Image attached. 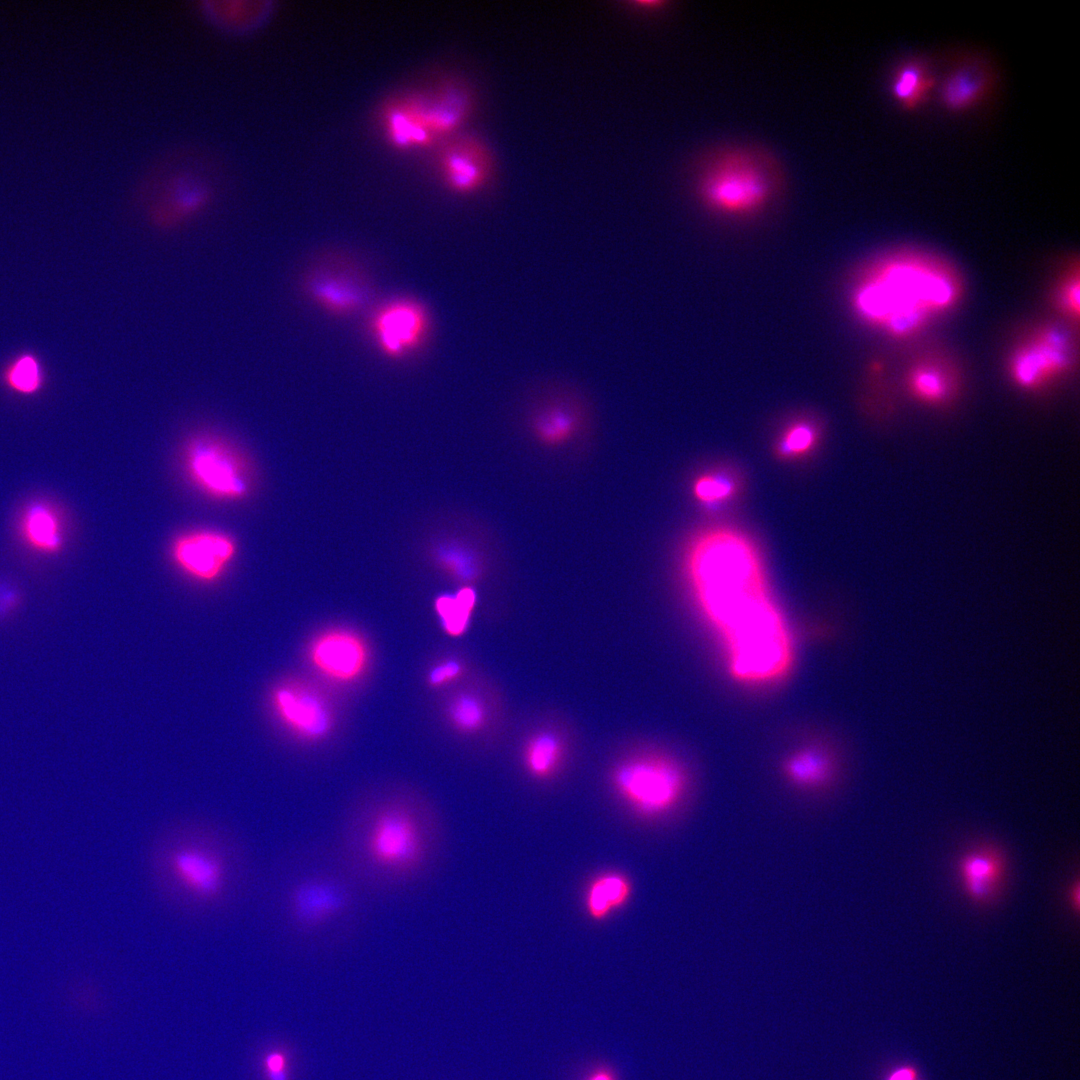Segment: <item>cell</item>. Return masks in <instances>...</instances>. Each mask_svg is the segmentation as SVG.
Returning a JSON list of instances; mask_svg holds the SVG:
<instances>
[{
  "label": "cell",
  "mask_w": 1080,
  "mask_h": 1080,
  "mask_svg": "<svg viewBox=\"0 0 1080 1080\" xmlns=\"http://www.w3.org/2000/svg\"><path fill=\"white\" fill-rule=\"evenodd\" d=\"M451 725L464 734H474L488 722V708L484 700L473 692H460L453 696L447 706Z\"/></svg>",
  "instance_id": "obj_26"
},
{
  "label": "cell",
  "mask_w": 1080,
  "mask_h": 1080,
  "mask_svg": "<svg viewBox=\"0 0 1080 1080\" xmlns=\"http://www.w3.org/2000/svg\"><path fill=\"white\" fill-rule=\"evenodd\" d=\"M474 104L471 89L458 80L402 94L391 98L381 110L383 134L396 150L425 149L459 133Z\"/></svg>",
  "instance_id": "obj_6"
},
{
  "label": "cell",
  "mask_w": 1080,
  "mask_h": 1080,
  "mask_svg": "<svg viewBox=\"0 0 1080 1080\" xmlns=\"http://www.w3.org/2000/svg\"><path fill=\"white\" fill-rule=\"evenodd\" d=\"M1064 290V303L1067 305L1070 312L1078 314L1079 311V283L1078 278L1075 282H1069L1065 286Z\"/></svg>",
  "instance_id": "obj_36"
},
{
  "label": "cell",
  "mask_w": 1080,
  "mask_h": 1080,
  "mask_svg": "<svg viewBox=\"0 0 1080 1080\" xmlns=\"http://www.w3.org/2000/svg\"><path fill=\"white\" fill-rule=\"evenodd\" d=\"M695 497L708 506L719 505L732 497L736 491L735 481L724 473L701 476L695 481Z\"/></svg>",
  "instance_id": "obj_30"
},
{
  "label": "cell",
  "mask_w": 1080,
  "mask_h": 1080,
  "mask_svg": "<svg viewBox=\"0 0 1080 1080\" xmlns=\"http://www.w3.org/2000/svg\"><path fill=\"white\" fill-rule=\"evenodd\" d=\"M8 383L18 392L29 394L40 386V371L30 356L17 360L8 373Z\"/></svg>",
  "instance_id": "obj_32"
},
{
  "label": "cell",
  "mask_w": 1080,
  "mask_h": 1080,
  "mask_svg": "<svg viewBox=\"0 0 1080 1080\" xmlns=\"http://www.w3.org/2000/svg\"><path fill=\"white\" fill-rule=\"evenodd\" d=\"M539 436L549 442H560L576 429V418L565 408L554 406L540 413L535 421Z\"/></svg>",
  "instance_id": "obj_29"
},
{
  "label": "cell",
  "mask_w": 1080,
  "mask_h": 1080,
  "mask_svg": "<svg viewBox=\"0 0 1080 1080\" xmlns=\"http://www.w3.org/2000/svg\"><path fill=\"white\" fill-rule=\"evenodd\" d=\"M262 896L274 939L290 952L316 957L343 952L359 938L372 900L331 842L285 851L268 873Z\"/></svg>",
  "instance_id": "obj_4"
},
{
  "label": "cell",
  "mask_w": 1080,
  "mask_h": 1080,
  "mask_svg": "<svg viewBox=\"0 0 1080 1080\" xmlns=\"http://www.w3.org/2000/svg\"><path fill=\"white\" fill-rule=\"evenodd\" d=\"M958 297L952 276L926 261L897 258L880 266L856 291L854 305L867 321L894 336H909Z\"/></svg>",
  "instance_id": "obj_5"
},
{
  "label": "cell",
  "mask_w": 1080,
  "mask_h": 1080,
  "mask_svg": "<svg viewBox=\"0 0 1080 1080\" xmlns=\"http://www.w3.org/2000/svg\"><path fill=\"white\" fill-rule=\"evenodd\" d=\"M144 868L161 907L195 927L232 920L254 884L253 859L242 836L208 819H175L157 826L145 848Z\"/></svg>",
  "instance_id": "obj_3"
},
{
  "label": "cell",
  "mask_w": 1080,
  "mask_h": 1080,
  "mask_svg": "<svg viewBox=\"0 0 1080 1080\" xmlns=\"http://www.w3.org/2000/svg\"><path fill=\"white\" fill-rule=\"evenodd\" d=\"M698 192L713 210L745 215L761 208L772 192L764 166L750 154L733 151L716 159L702 174Z\"/></svg>",
  "instance_id": "obj_9"
},
{
  "label": "cell",
  "mask_w": 1080,
  "mask_h": 1080,
  "mask_svg": "<svg viewBox=\"0 0 1080 1080\" xmlns=\"http://www.w3.org/2000/svg\"><path fill=\"white\" fill-rule=\"evenodd\" d=\"M19 529L24 542L36 552L51 555L63 547L62 523L55 509L47 503L35 501L29 504L22 513Z\"/></svg>",
  "instance_id": "obj_20"
},
{
  "label": "cell",
  "mask_w": 1080,
  "mask_h": 1080,
  "mask_svg": "<svg viewBox=\"0 0 1080 1080\" xmlns=\"http://www.w3.org/2000/svg\"><path fill=\"white\" fill-rule=\"evenodd\" d=\"M908 384L912 395L927 405H943L951 395L948 379L934 366L925 365L914 369Z\"/></svg>",
  "instance_id": "obj_28"
},
{
  "label": "cell",
  "mask_w": 1080,
  "mask_h": 1080,
  "mask_svg": "<svg viewBox=\"0 0 1080 1080\" xmlns=\"http://www.w3.org/2000/svg\"><path fill=\"white\" fill-rule=\"evenodd\" d=\"M632 883L623 873L606 871L594 877L584 896L585 911L590 919L604 921L623 908L632 896Z\"/></svg>",
  "instance_id": "obj_21"
},
{
  "label": "cell",
  "mask_w": 1080,
  "mask_h": 1080,
  "mask_svg": "<svg viewBox=\"0 0 1080 1080\" xmlns=\"http://www.w3.org/2000/svg\"><path fill=\"white\" fill-rule=\"evenodd\" d=\"M464 671L463 662L450 657L434 664L427 673L426 681L432 688H441L458 680Z\"/></svg>",
  "instance_id": "obj_33"
},
{
  "label": "cell",
  "mask_w": 1080,
  "mask_h": 1080,
  "mask_svg": "<svg viewBox=\"0 0 1080 1080\" xmlns=\"http://www.w3.org/2000/svg\"><path fill=\"white\" fill-rule=\"evenodd\" d=\"M202 14L217 28L244 34L259 28L272 11L268 0H204L200 2Z\"/></svg>",
  "instance_id": "obj_18"
},
{
  "label": "cell",
  "mask_w": 1080,
  "mask_h": 1080,
  "mask_svg": "<svg viewBox=\"0 0 1080 1080\" xmlns=\"http://www.w3.org/2000/svg\"><path fill=\"white\" fill-rule=\"evenodd\" d=\"M22 605L20 590L13 584L0 581V626L12 622Z\"/></svg>",
  "instance_id": "obj_34"
},
{
  "label": "cell",
  "mask_w": 1080,
  "mask_h": 1080,
  "mask_svg": "<svg viewBox=\"0 0 1080 1080\" xmlns=\"http://www.w3.org/2000/svg\"><path fill=\"white\" fill-rule=\"evenodd\" d=\"M817 440L816 430L806 422L792 425L777 443V453L783 457H798L808 453Z\"/></svg>",
  "instance_id": "obj_31"
},
{
  "label": "cell",
  "mask_w": 1080,
  "mask_h": 1080,
  "mask_svg": "<svg viewBox=\"0 0 1080 1080\" xmlns=\"http://www.w3.org/2000/svg\"><path fill=\"white\" fill-rule=\"evenodd\" d=\"M211 191L188 177L177 178L151 202L148 218L161 231L175 230L200 215L209 205Z\"/></svg>",
  "instance_id": "obj_17"
},
{
  "label": "cell",
  "mask_w": 1080,
  "mask_h": 1080,
  "mask_svg": "<svg viewBox=\"0 0 1080 1080\" xmlns=\"http://www.w3.org/2000/svg\"><path fill=\"white\" fill-rule=\"evenodd\" d=\"M429 328L422 304L398 298L382 305L374 314L371 330L381 352L393 359L406 356L424 341Z\"/></svg>",
  "instance_id": "obj_13"
},
{
  "label": "cell",
  "mask_w": 1080,
  "mask_h": 1080,
  "mask_svg": "<svg viewBox=\"0 0 1080 1080\" xmlns=\"http://www.w3.org/2000/svg\"><path fill=\"white\" fill-rule=\"evenodd\" d=\"M586 1080H617L615 1073L607 1067H599L592 1071Z\"/></svg>",
  "instance_id": "obj_37"
},
{
  "label": "cell",
  "mask_w": 1080,
  "mask_h": 1080,
  "mask_svg": "<svg viewBox=\"0 0 1080 1080\" xmlns=\"http://www.w3.org/2000/svg\"><path fill=\"white\" fill-rule=\"evenodd\" d=\"M474 603V592L466 588L455 595H443L436 600L435 610L447 635L458 637L466 632Z\"/></svg>",
  "instance_id": "obj_27"
},
{
  "label": "cell",
  "mask_w": 1080,
  "mask_h": 1080,
  "mask_svg": "<svg viewBox=\"0 0 1080 1080\" xmlns=\"http://www.w3.org/2000/svg\"><path fill=\"white\" fill-rule=\"evenodd\" d=\"M1069 361V344L1064 333L1045 329L1015 353L1011 375L1018 386L1037 389L1061 374Z\"/></svg>",
  "instance_id": "obj_15"
},
{
  "label": "cell",
  "mask_w": 1080,
  "mask_h": 1080,
  "mask_svg": "<svg viewBox=\"0 0 1080 1080\" xmlns=\"http://www.w3.org/2000/svg\"><path fill=\"white\" fill-rule=\"evenodd\" d=\"M890 1080H912L911 1074L907 1071H900L895 1073Z\"/></svg>",
  "instance_id": "obj_38"
},
{
  "label": "cell",
  "mask_w": 1080,
  "mask_h": 1080,
  "mask_svg": "<svg viewBox=\"0 0 1080 1080\" xmlns=\"http://www.w3.org/2000/svg\"><path fill=\"white\" fill-rule=\"evenodd\" d=\"M617 795L644 818L670 812L683 797L686 778L680 766L661 755H637L618 763L611 774Z\"/></svg>",
  "instance_id": "obj_8"
},
{
  "label": "cell",
  "mask_w": 1080,
  "mask_h": 1080,
  "mask_svg": "<svg viewBox=\"0 0 1080 1080\" xmlns=\"http://www.w3.org/2000/svg\"><path fill=\"white\" fill-rule=\"evenodd\" d=\"M307 656L317 672L340 684L359 680L370 660L366 641L344 627L329 628L316 635L308 646Z\"/></svg>",
  "instance_id": "obj_12"
},
{
  "label": "cell",
  "mask_w": 1080,
  "mask_h": 1080,
  "mask_svg": "<svg viewBox=\"0 0 1080 1080\" xmlns=\"http://www.w3.org/2000/svg\"><path fill=\"white\" fill-rule=\"evenodd\" d=\"M440 178L457 195H471L486 186L493 162L486 144L472 134L457 133L444 140L436 158Z\"/></svg>",
  "instance_id": "obj_11"
},
{
  "label": "cell",
  "mask_w": 1080,
  "mask_h": 1080,
  "mask_svg": "<svg viewBox=\"0 0 1080 1080\" xmlns=\"http://www.w3.org/2000/svg\"><path fill=\"white\" fill-rule=\"evenodd\" d=\"M306 290L317 304L337 314L357 310L363 300V294L359 288L335 277H313L308 280Z\"/></svg>",
  "instance_id": "obj_24"
},
{
  "label": "cell",
  "mask_w": 1080,
  "mask_h": 1080,
  "mask_svg": "<svg viewBox=\"0 0 1080 1080\" xmlns=\"http://www.w3.org/2000/svg\"><path fill=\"white\" fill-rule=\"evenodd\" d=\"M181 464L191 485L213 500L238 502L247 498L253 488L247 458L215 433L190 436L182 449Z\"/></svg>",
  "instance_id": "obj_7"
},
{
  "label": "cell",
  "mask_w": 1080,
  "mask_h": 1080,
  "mask_svg": "<svg viewBox=\"0 0 1080 1080\" xmlns=\"http://www.w3.org/2000/svg\"><path fill=\"white\" fill-rule=\"evenodd\" d=\"M831 771L827 756L813 748L795 753L786 763V774L796 785L803 788H816L823 785Z\"/></svg>",
  "instance_id": "obj_25"
},
{
  "label": "cell",
  "mask_w": 1080,
  "mask_h": 1080,
  "mask_svg": "<svg viewBox=\"0 0 1080 1080\" xmlns=\"http://www.w3.org/2000/svg\"><path fill=\"white\" fill-rule=\"evenodd\" d=\"M272 702L281 721L301 739L318 742L334 727V714L328 700L303 683H286L275 689Z\"/></svg>",
  "instance_id": "obj_14"
},
{
  "label": "cell",
  "mask_w": 1080,
  "mask_h": 1080,
  "mask_svg": "<svg viewBox=\"0 0 1080 1080\" xmlns=\"http://www.w3.org/2000/svg\"><path fill=\"white\" fill-rule=\"evenodd\" d=\"M448 824L420 790L387 784L349 804L331 841L337 854L375 898H400L430 886L448 858Z\"/></svg>",
  "instance_id": "obj_1"
},
{
  "label": "cell",
  "mask_w": 1080,
  "mask_h": 1080,
  "mask_svg": "<svg viewBox=\"0 0 1080 1080\" xmlns=\"http://www.w3.org/2000/svg\"><path fill=\"white\" fill-rule=\"evenodd\" d=\"M237 543L225 531L194 528L178 534L171 542L169 556L186 577L208 584L219 580L237 554Z\"/></svg>",
  "instance_id": "obj_10"
},
{
  "label": "cell",
  "mask_w": 1080,
  "mask_h": 1080,
  "mask_svg": "<svg viewBox=\"0 0 1080 1080\" xmlns=\"http://www.w3.org/2000/svg\"><path fill=\"white\" fill-rule=\"evenodd\" d=\"M688 566L696 598L725 641L734 677L762 683L783 676L792 661L791 639L753 546L732 531L713 530L694 542Z\"/></svg>",
  "instance_id": "obj_2"
},
{
  "label": "cell",
  "mask_w": 1080,
  "mask_h": 1080,
  "mask_svg": "<svg viewBox=\"0 0 1080 1080\" xmlns=\"http://www.w3.org/2000/svg\"><path fill=\"white\" fill-rule=\"evenodd\" d=\"M264 1063L267 1074L278 1073L287 1070V1058L285 1054L281 1051H272L267 1054Z\"/></svg>",
  "instance_id": "obj_35"
},
{
  "label": "cell",
  "mask_w": 1080,
  "mask_h": 1080,
  "mask_svg": "<svg viewBox=\"0 0 1080 1080\" xmlns=\"http://www.w3.org/2000/svg\"><path fill=\"white\" fill-rule=\"evenodd\" d=\"M1002 871L1000 856L990 848L970 851L960 862L962 884L967 894L976 901H985L994 894Z\"/></svg>",
  "instance_id": "obj_22"
},
{
  "label": "cell",
  "mask_w": 1080,
  "mask_h": 1080,
  "mask_svg": "<svg viewBox=\"0 0 1080 1080\" xmlns=\"http://www.w3.org/2000/svg\"><path fill=\"white\" fill-rule=\"evenodd\" d=\"M936 85L928 63L920 57H910L896 66L889 88L896 103L903 110L913 112L928 101Z\"/></svg>",
  "instance_id": "obj_19"
},
{
  "label": "cell",
  "mask_w": 1080,
  "mask_h": 1080,
  "mask_svg": "<svg viewBox=\"0 0 1080 1080\" xmlns=\"http://www.w3.org/2000/svg\"><path fill=\"white\" fill-rule=\"evenodd\" d=\"M565 756V740L558 732L550 729L530 736L522 753L526 771L537 780L552 778L561 768Z\"/></svg>",
  "instance_id": "obj_23"
},
{
  "label": "cell",
  "mask_w": 1080,
  "mask_h": 1080,
  "mask_svg": "<svg viewBox=\"0 0 1080 1080\" xmlns=\"http://www.w3.org/2000/svg\"><path fill=\"white\" fill-rule=\"evenodd\" d=\"M995 86L992 67L982 57L968 56L946 72L939 85V100L951 113L967 112L991 95Z\"/></svg>",
  "instance_id": "obj_16"
}]
</instances>
